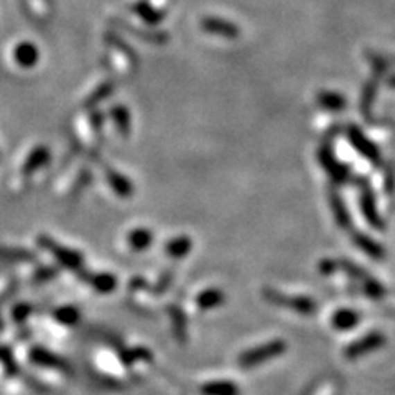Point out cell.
I'll return each instance as SVG.
<instances>
[{
  "instance_id": "obj_4",
  "label": "cell",
  "mask_w": 395,
  "mask_h": 395,
  "mask_svg": "<svg viewBox=\"0 0 395 395\" xmlns=\"http://www.w3.org/2000/svg\"><path fill=\"white\" fill-rule=\"evenodd\" d=\"M265 295L270 301H274L275 305L285 306V308L298 311V313H303V315L313 313L316 308L315 301L306 297H287V295H282V293H276V292H267Z\"/></svg>"
},
{
  "instance_id": "obj_20",
  "label": "cell",
  "mask_w": 395,
  "mask_h": 395,
  "mask_svg": "<svg viewBox=\"0 0 395 395\" xmlns=\"http://www.w3.org/2000/svg\"><path fill=\"white\" fill-rule=\"evenodd\" d=\"M191 250V240L186 236H179L177 239H171L165 245L166 256L171 258H183Z\"/></svg>"
},
{
  "instance_id": "obj_27",
  "label": "cell",
  "mask_w": 395,
  "mask_h": 395,
  "mask_svg": "<svg viewBox=\"0 0 395 395\" xmlns=\"http://www.w3.org/2000/svg\"><path fill=\"white\" fill-rule=\"evenodd\" d=\"M361 204H362L364 214H366V218L369 219V221L372 222V226L380 227V221H379V218H377V214L374 213L376 208H374V201H372V196H371V195H367V193H364V195H362V200H361Z\"/></svg>"
},
{
  "instance_id": "obj_7",
  "label": "cell",
  "mask_w": 395,
  "mask_h": 395,
  "mask_svg": "<svg viewBox=\"0 0 395 395\" xmlns=\"http://www.w3.org/2000/svg\"><path fill=\"white\" fill-rule=\"evenodd\" d=\"M78 275L99 293H112L117 288V279L112 274H87L86 270H79Z\"/></svg>"
},
{
  "instance_id": "obj_19",
  "label": "cell",
  "mask_w": 395,
  "mask_h": 395,
  "mask_svg": "<svg viewBox=\"0 0 395 395\" xmlns=\"http://www.w3.org/2000/svg\"><path fill=\"white\" fill-rule=\"evenodd\" d=\"M0 261L2 262H35L37 256L32 250L20 247H3L0 245Z\"/></svg>"
},
{
  "instance_id": "obj_10",
  "label": "cell",
  "mask_w": 395,
  "mask_h": 395,
  "mask_svg": "<svg viewBox=\"0 0 395 395\" xmlns=\"http://www.w3.org/2000/svg\"><path fill=\"white\" fill-rule=\"evenodd\" d=\"M112 24H116L117 26H121V28L127 30V32L135 35V37H139L142 42H148V43H153V45H164L166 43V40H168V35L164 33V32H153V30H137L134 28V25L127 24L125 20L119 19V20H114Z\"/></svg>"
},
{
  "instance_id": "obj_29",
  "label": "cell",
  "mask_w": 395,
  "mask_h": 395,
  "mask_svg": "<svg viewBox=\"0 0 395 395\" xmlns=\"http://www.w3.org/2000/svg\"><path fill=\"white\" fill-rule=\"evenodd\" d=\"M32 305H28V303H19V305L13 306L12 310V318L13 322L17 323H24L26 318H28V315L32 313Z\"/></svg>"
},
{
  "instance_id": "obj_14",
  "label": "cell",
  "mask_w": 395,
  "mask_h": 395,
  "mask_svg": "<svg viewBox=\"0 0 395 395\" xmlns=\"http://www.w3.org/2000/svg\"><path fill=\"white\" fill-rule=\"evenodd\" d=\"M201 26H203L204 32L221 35V37L232 38L239 33V30H237L232 24H229V21L221 20V19H213V17H208V19H204L203 21H201Z\"/></svg>"
},
{
  "instance_id": "obj_16",
  "label": "cell",
  "mask_w": 395,
  "mask_h": 395,
  "mask_svg": "<svg viewBox=\"0 0 395 395\" xmlns=\"http://www.w3.org/2000/svg\"><path fill=\"white\" fill-rule=\"evenodd\" d=\"M224 300H226V295H224L221 290L208 288L196 297V306L203 311L214 310L218 306H221Z\"/></svg>"
},
{
  "instance_id": "obj_5",
  "label": "cell",
  "mask_w": 395,
  "mask_h": 395,
  "mask_svg": "<svg viewBox=\"0 0 395 395\" xmlns=\"http://www.w3.org/2000/svg\"><path fill=\"white\" fill-rule=\"evenodd\" d=\"M30 361L37 366L48 367V369H56V371L61 372H68L69 366L64 359H61L58 354L51 353L46 348H42V346H35V348L30 349Z\"/></svg>"
},
{
  "instance_id": "obj_15",
  "label": "cell",
  "mask_w": 395,
  "mask_h": 395,
  "mask_svg": "<svg viewBox=\"0 0 395 395\" xmlns=\"http://www.w3.org/2000/svg\"><path fill=\"white\" fill-rule=\"evenodd\" d=\"M111 119H112L114 125H116V129L119 130V134H121L124 139L129 137L130 127H132L129 109H127L125 105H122V104L112 105L111 107Z\"/></svg>"
},
{
  "instance_id": "obj_2",
  "label": "cell",
  "mask_w": 395,
  "mask_h": 395,
  "mask_svg": "<svg viewBox=\"0 0 395 395\" xmlns=\"http://www.w3.org/2000/svg\"><path fill=\"white\" fill-rule=\"evenodd\" d=\"M37 243L38 245H42L43 249L48 250V252L56 258V262H58L60 265H63L66 269L74 272L82 270V256L76 252V250L63 247V245L56 243V240H53L51 237L48 236H38Z\"/></svg>"
},
{
  "instance_id": "obj_34",
  "label": "cell",
  "mask_w": 395,
  "mask_h": 395,
  "mask_svg": "<svg viewBox=\"0 0 395 395\" xmlns=\"http://www.w3.org/2000/svg\"><path fill=\"white\" fill-rule=\"evenodd\" d=\"M2 328H3V324H2V322H0V331H2Z\"/></svg>"
},
{
  "instance_id": "obj_13",
  "label": "cell",
  "mask_w": 395,
  "mask_h": 395,
  "mask_svg": "<svg viewBox=\"0 0 395 395\" xmlns=\"http://www.w3.org/2000/svg\"><path fill=\"white\" fill-rule=\"evenodd\" d=\"M201 395H239L240 390L232 380H211L200 387Z\"/></svg>"
},
{
  "instance_id": "obj_12",
  "label": "cell",
  "mask_w": 395,
  "mask_h": 395,
  "mask_svg": "<svg viewBox=\"0 0 395 395\" xmlns=\"http://www.w3.org/2000/svg\"><path fill=\"white\" fill-rule=\"evenodd\" d=\"M13 56H15L17 64H20L21 68H33L40 58V53L33 43L25 42L15 48Z\"/></svg>"
},
{
  "instance_id": "obj_1",
  "label": "cell",
  "mask_w": 395,
  "mask_h": 395,
  "mask_svg": "<svg viewBox=\"0 0 395 395\" xmlns=\"http://www.w3.org/2000/svg\"><path fill=\"white\" fill-rule=\"evenodd\" d=\"M285 351H287V342L283 340H272L265 342V344H258L256 348L244 351L239 356V359H237V362H239L240 367L252 369L261 366V364L269 362L272 359L280 358Z\"/></svg>"
},
{
  "instance_id": "obj_8",
  "label": "cell",
  "mask_w": 395,
  "mask_h": 395,
  "mask_svg": "<svg viewBox=\"0 0 395 395\" xmlns=\"http://www.w3.org/2000/svg\"><path fill=\"white\" fill-rule=\"evenodd\" d=\"M105 178H107L109 186L112 188V191L121 198H129L134 195V184L129 182V178L124 177L122 173H119L114 168H105Z\"/></svg>"
},
{
  "instance_id": "obj_31",
  "label": "cell",
  "mask_w": 395,
  "mask_h": 395,
  "mask_svg": "<svg viewBox=\"0 0 395 395\" xmlns=\"http://www.w3.org/2000/svg\"><path fill=\"white\" fill-rule=\"evenodd\" d=\"M56 274H58V270L53 269V267H40V269L35 272L33 280L35 282H46V280H51Z\"/></svg>"
},
{
  "instance_id": "obj_3",
  "label": "cell",
  "mask_w": 395,
  "mask_h": 395,
  "mask_svg": "<svg viewBox=\"0 0 395 395\" xmlns=\"http://www.w3.org/2000/svg\"><path fill=\"white\" fill-rule=\"evenodd\" d=\"M385 344V336L380 331H371L351 342L348 348L344 349V358L348 361H356L361 359L364 356L374 353V351L380 349Z\"/></svg>"
},
{
  "instance_id": "obj_9",
  "label": "cell",
  "mask_w": 395,
  "mask_h": 395,
  "mask_svg": "<svg viewBox=\"0 0 395 395\" xmlns=\"http://www.w3.org/2000/svg\"><path fill=\"white\" fill-rule=\"evenodd\" d=\"M359 322H361V315H359L358 311L341 308L333 313L331 326L335 328L336 331H351V329L358 326Z\"/></svg>"
},
{
  "instance_id": "obj_22",
  "label": "cell",
  "mask_w": 395,
  "mask_h": 395,
  "mask_svg": "<svg viewBox=\"0 0 395 395\" xmlns=\"http://www.w3.org/2000/svg\"><path fill=\"white\" fill-rule=\"evenodd\" d=\"M55 319L61 324H64V326H74L79 322V318H81V313H79V310L76 306H71V305H66V306H60V308L55 310Z\"/></svg>"
},
{
  "instance_id": "obj_23",
  "label": "cell",
  "mask_w": 395,
  "mask_h": 395,
  "mask_svg": "<svg viewBox=\"0 0 395 395\" xmlns=\"http://www.w3.org/2000/svg\"><path fill=\"white\" fill-rule=\"evenodd\" d=\"M104 42H107L109 45L114 46V48H119V50L122 51V55H125L127 58H129V61H132L134 64H137V56H135V51L132 50L130 45H127L125 42H122L121 38L117 37V35H114V33H105L104 35Z\"/></svg>"
},
{
  "instance_id": "obj_28",
  "label": "cell",
  "mask_w": 395,
  "mask_h": 395,
  "mask_svg": "<svg viewBox=\"0 0 395 395\" xmlns=\"http://www.w3.org/2000/svg\"><path fill=\"white\" fill-rule=\"evenodd\" d=\"M319 104L323 105V107L326 109H331V111H336V109H341L344 107V99L341 98V96L337 94H333V92H329V94H322L319 96Z\"/></svg>"
},
{
  "instance_id": "obj_6",
  "label": "cell",
  "mask_w": 395,
  "mask_h": 395,
  "mask_svg": "<svg viewBox=\"0 0 395 395\" xmlns=\"http://www.w3.org/2000/svg\"><path fill=\"white\" fill-rule=\"evenodd\" d=\"M50 148L45 147V145H38V147H35L30 152V155L26 157L24 165H21V175L24 177H32L33 173H37L38 170H42L50 161Z\"/></svg>"
},
{
  "instance_id": "obj_25",
  "label": "cell",
  "mask_w": 395,
  "mask_h": 395,
  "mask_svg": "<svg viewBox=\"0 0 395 395\" xmlns=\"http://www.w3.org/2000/svg\"><path fill=\"white\" fill-rule=\"evenodd\" d=\"M121 359L124 361L125 364H132L135 361H139V359H142V361H150L152 359V354L148 349H143V348H134V349H124L121 353Z\"/></svg>"
},
{
  "instance_id": "obj_30",
  "label": "cell",
  "mask_w": 395,
  "mask_h": 395,
  "mask_svg": "<svg viewBox=\"0 0 395 395\" xmlns=\"http://www.w3.org/2000/svg\"><path fill=\"white\" fill-rule=\"evenodd\" d=\"M333 208H335V211H336V218H337V222H340V226L348 227L349 226V216H348V213H346L344 204H342L341 201L337 200V196H333Z\"/></svg>"
},
{
  "instance_id": "obj_33",
  "label": "cell",
  "mask_w": 395,
  "mask_h": 395,
  "mask_svg": "<svg viewBox=\"0 0 395 395\" xmlns=\"http://www.w3.org/2000/svg\"><path fill=\"white\" fill-rule=\"evenodd\" d=\"M103 122H104L103 114L98 112V111H94V112L91 114V124H92V127H96V129L100 130V127H103Z\"/></svg>"
},
{
  "instance_id": "obj_26",
  "label": "cell",
  "mask_w": 395,
  "mask_h": 395,
  "mask_svg": "<svg viewBox=\"0 0 395 395\" xmlns=\"http://www.w3.org/2000/svg\"><path fill=\"white\" fill-rule=\"evenodd\" d=\"M354 240H356V243H358L359 247H361L366 254H369V256H371V257H376V258H380V257H382V250H380V247L374 243V240L369 239V237H366V236H358Z\"/></svg>"
},
{
  "instance_id": "obj_21",
  "label": "cell",
  "mask_w": 395,
  "mask_h": 395,
  "mask_svg": "<svg viewBox=\"0 0 395 395\" xmlns=\"http://www.w3.org/2000/svg\"><path fill=\"white\" fill-rule=\"evenodd\" d=\"M112 91H114V82H111V81L103 82V85H99L94 91L91 92L89 96H87L86 100H85V107L86 109L96 107V105H98L99 103H103V100L107 99L109 96L112 94Z\"/></svg>"
},
{
  "instance_id": "obj_18",
  "label": "cell",
  "mask_w": 395,
  "mask_h": 395,
  "mask_svg": "<svg viewBox=\"0 0 395 395\" xmlns=\"http://www.w3.org/2000/svg\"><path fill=\"white\" fill-rule=\"evenodd\" d=\"M152 243H153L152 231L143 229V227L130 231L129 236H127V244H129V247L137 250V252H142V250L148 249Z\"/></svg>"
},
{
  "instance_id": "obj_24",
  "label": "cell",
  "mask_w": 395,
  "mask_h": 395,
  "mask_svg": "<svg viewBox=\"0 0 395 395\" xmlns=\"http://www.w3.org/2000/svg\"><path fill=\"white\" fill-rule=\"evenodd\" d=\"M171 319L175 323V333H177V337L179 341H186V318H184L182 310L177 308V306H171L170 308Z\"/></svg>"
},
{
  "instance_id": "obj_11",
  "label": "cell",
  "mask_w": 395,
  "mask_h": 395,
  "mask_svg": "<svg viewBox=\"0 0 395 395\" xmlns=\"http://www.w3.org/2000/svg\"><path fill=\"white\" fill-rule=\"evenodd\" d=\"M130 10L135 13V15L140 17L145 24L150 25V26H157L158 24H161V20L165 19V13L161 10H157V8H153L150 3L143 2V0H140V2H135L134 6L130 7Z\"/></svg>"
},
{
  "instance_id": "obj_32",
  "label": "cell",
  "mask_w": 395,
  "mask_h": 395,
  "mask_svg": "<svg viewBox=\"0 0 395 395\" xmlns=\"http://www.w3.org/2000/svg\"><path fill=\"white\" fill-rule=\"evenodd\" d=\"M171 276H173V274H170V272L161 276V280L157 283V287H155V293H161L166 287H168V283L171 282Z\"/></svg>"
},
{
  "instance_id": "obj_17",
  "label": "cell",
  "mask_w": 395,
  "mask_h": 395,
  "mask_svg": "<svg viewBox=\"0 0 395 395\" xmlns=\"http://www.w3.org/2000/svg\"><path fill=\"white\" fill-rule=\"evenodd\" d=\"M349 137H351V142L354 143V147L358 148V150L361 152L364 157H367V160L374 161L376 165L380 164V160H379V152L376 150L374 145H372L371 142H367V140L364 139L361 134H359L358 129H351Z\"/></svg>"
}]
</instances>
